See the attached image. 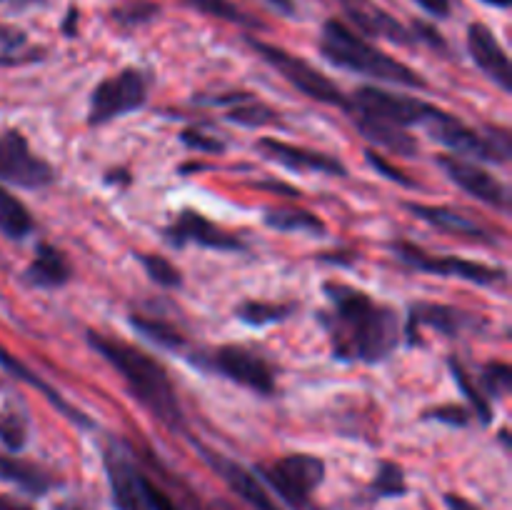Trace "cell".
I'll list each match as a JSON object with an SVG mask.
<instances>
[{
    "label": "cell",
    "mask_w": 512,
    "mask_h": 510,
    "mask_svg": "<svg viewBox=\"0 0 512 510\" xmlns=\"http://www.w3.org/2000/svg\"><path fill=\"white\" fill-rule=\"evenodd\" d=\"M435 110L438 108L425 100L390 93L378 85H363L355 90L353 98H348L350 118L375 120V123H388L403 130L413 128V125H425Z\"/></svg>",
    "instance_id": "cell-5"
},
{
    "label": "cell",
    "mask_w": 512,
    "mask_h": 510,
    "mask_svg": "<svg viewBox=\"0 0 512 510\" xmlns=\"http://www.w3.org/2000/svg\"><path fill=\"white\" fill-rule=\"evenodd\" d=\"M0 3H5V0H0Z\"/></svg>",
    "instance_id": "cell-48"
},
{
    "label": "cell",
    "mask_w": 512,
    "mask_h": 510,
    "mask_svg": "<svg viewBox=\"0 0 512 510\" xmlns=\"http://www.w3.org/2000/svg\"><path fill=\"white\" fill-rule=\"evenodd\" d=\"M293 305H280V303H265V300H245L235 308L238 320L248 325H270L280 323V320L290 318Z\"/></svg>",
    "instance_id": "cell-29"
},
{
    "label": "cell",
    "mask_w": 512,
    "mask_h": 510,
    "mask_svg": "<svg viewBox=\"0 0 512 510\" xmlns=\"http://www.w3.org/2000/svg\"><path fill=\"white\" fill-rule=\"evenodd\" d=\"M140 263H143L145 273L150 275V280H155L163 288H178L183 283L180 278V270L170 263L163 255H140Z\"/></svg>",
    "instance_id": "cell-34"
},
{
    "label": "cell",
    "mask_w": 512,
    "mask_h": 510,
    "mask_svg": "<svg viewBox=\"0 0 512 510\" xmlns=\"http://www.w3.org/2000/svg\"><path fill=\"white\" fill-rule=\"evenodd\" d=\"M180 140H183L185 148L190 150H200V153H210V155H218L225 150V140H220L218 135H210L205 133L203 128H188L180 133Z\"/></svg>",
    "instance_id": "cell-37"
},
{
    "label": "cell",
    "mask_w": 512,
    "mask_h": 510,
    "mask_svg": "<svg viewBox=\"0 0 512 510\" xmlns=\"http://www.w3.org/2000/svg\"><path fill=\"white\" fill-rule=\"evenodd\" d=\"M405 208L415 215V218L425 220L433 228L443 230L448 235H460V238L478 240V243H495V235L490 233L485 225H480L478 220H470L468 215L458 213V210L440 208V205H420V203H408Z\"/></svg>",
    "instance_id": "cell-20"
},
{
    "label": "cell",
    "mask_w": 512,
    "mask_h": 510,
    "mask_svg": "<svg viewBox=\"0 0 512 510\" xmlns=\"http://www.w3.org/2000/svg\"><path fill=\"white\" fill-rule=\"evenodd\" d=\"M88 343L123 375L125 385L130 388L133 398L168 428L178 430L183 425V408L175 395L168 370L135 345L123 343L118 338L100 333H88Z\"/></svg>",
    "instance_id": "cell-2"
},
{
    "label": "cell",
    "mask_w": 512,
    "mask_h": 510,
    "mask_svg": "<svg viewBox=\"0 0 512 510\" xmlns=\"http://www.w3.org/2000/svg\"><path fill=\"white\" fill-rule=\"evenodd\" d=\"M483 390L490 398H505L512 388V370L508 363H488L480 375Z\"/></svg>",
    "instance_id": "cell-35"
},
{
    "label": "cell",
    "mask_w": 512,
    "mask_h": 510,
    "mask_svg": "<svg viewBox=\"0 0 512 510\" xmlns=\"http://www.w3.org/2000/svg\"><path fill=\"white\" fill-rule=\"evenodd\" d=\"M33 230V218H30L28 208L20 203L15 195H10L8 190L0 188V233L5 238L20 240Z\"/></svg>",
    "instance_id": "cell-26"
},
{
    "label": "cell",
    "mask_w": 512,
    "mask_h": 510,
    "mask_svg": "<svg viewBox=\"0 0 512 510\" xmlns=\"http://www.w3.org/2000/svg\"><path fill=\"white\" fill-rule=\"evenodd\" d=\"M263 220L268 228L280 230V233H325L323 220L303 208H270L265 210Z\"/></svg>",
    "instance_id": "cell-25"
},
{
    "label": "cell",
    "mask_w": 512,
    "mask_h": 510,
    "mask_svg": "<svg viewBox=\"0 0 512 510\" xmlns=\"http://www.w3.org/2000/svg\"><path fill=\"white\" fill-rule=\"evenodd\" d=\"M160 13L158 3H150V0H133V3H125L120 8H115L110 13V18L115 20L123 28H135V25H143L148 20H153Z\"/></svg>",
    "instance_id": "cell-33"
},
{
    "label": "cell",
    "mask_w": 512,
    "mask_h": 510,
    "mask_svg": "<svg viewBox=\"0 0 512 510\" xmlns=\"http://www.w3.org/2000/svg\"><path fill=\"white\" fill-rule=\"evenodd\" d=\"M0 443L18 453L28 443V418L15 408L0 410Z\"/></svg>",
    "instance_id": "cell-31"
},
{
    "label": "cell",
    "mask_w": 512,
    "mask_h": 510,
    "mask_svg": "<svg viewBox=\"0 0 512 510\" xmlns=\"http://www.w3.org/2000/svg\"><path fill=\"white\" fill-rule=\"evenodd\" d=\"M130 325L138 330L140 335H145L148 340H153L155 345L165 350H178L183 348L185 338L180 335V330L175 325L165 323V320L153 318V315H130Z\"/></svg>",
    "instance_id": "cell-28"
},
{
    "label": "cell",
    "mask_w": 512,
    "mask_h": 510,
    "mask_svg": "<svg viewBox=\"0 0 512 510\" xmlns=\"http://www.w3.org/2000/svg\"><path fill=\"white\" fill-rule=\"evenodd\" d=\"M23 43H25L23 30L0 23V45H3V48H20Z\"/></svg>",
    "instance_id": "cell-41"
},
{
    "label": "cell",
    "mask_w": 512,
    "mask_h": 510,
    "mask_svg": "<svg viewBox=\"0 0 512 510\" xmlns=\"http://www.w3.org/2000/svg\"><path fill=\"white\" fill-rule=\"evenodd\" d=\"M268 3H270V8L283 10L285 15H293L295 13V5L290 3V0H268Z\"/></svg>",
    "instance_id": "cell-46"
},
{
    "label": "cell",
    "mask_w": 512,
    "mask_h": 510,
    "mask_svg": "<svg viewBox=\"0 0 512 510\" xmlns=\"http://www.w3.org/2000/svg\"><path fill=\"white\" fill-rule=\"evenodd\" d=\"M0 510H35L33 505L23 503L18 498H10V495H0Z\"/></svg>",
    "instance_id": "cell-44"
},
{
    "label": "cell",
    "mask_w": 512,
    "mask_h": 510,
    "mask_svg": "<svg viewBox=\"0 0 512 510\" xmlns=\"http://www.w3.org/2000/svg\"><path fill=\"white\" fill-rule=\"evenodd\" d=\"M70 275H73V270H70V263L65 260V255L48 243H40L35 248L33 263L25 270V280L30 285H35V288L43 290L60 288V285L68 283Z\"/></svg>",
    "instance_id": "cell-21"
},
{
    "label": "cell",
    "mask_w": 512,
    "mask_h": 510,
    "mask_svg": "<svg viewBox=\"0 0 512 510\" xmlns=\"http://www.w3.org/2000/svg\"><path fill=\"white\" fill-rule=\"evenodd\" d=\"M0 180L20 188H43L53 180V170L30 150L20 133H0Z\"/></svg>",
    "instance_id": "cell-11"
},
{
    "label": "cell",
    "mask_w": 512,
    "mask_h": 510,
    "mask_svg": "<svg viewBox=\"0 0 512 510\" xmlns=\"http://www.w3.org/2000/svg\"><path fill=\"white\" fill-rule=\"evenodd\" d=\"M438 165L445 170V175H448L458 188H463L465 193L473 195V198L480 200V203L493 205V208H500V210L510 208L508 188H505L495 175H490L488 170L475 165L473 160L458 158V155L450 153V155H440Z\"/></svg>",
    "instance_id": "cell-13"
},
{
    "label": "cell",
    "mask_w": 512,
    "mask_h": 510,
    "mask_svg": "<svg viewBox=\"0 0 512 510\" xmlns=\"http://www.w3.org/2000/svg\"><path fill=\"white\" fill-rule=\"evenodd\" d=\"M0 480H8V483L18 485L23 493L28 495H45L53 488V478L50 473H45L38 465L28 463V460L13 458V455H0Z\"/></svg>",
    "instance_id": "cell-23"
},
{
    "label": "cell",
    "mask_w": 512,
    "mask_h": 510,
    "mask_svg": "<svg viewBox=\"0 0 512 510\" xmlns=\"http://www.w3.org/2000/svg\"><path fill=\"white\" fill-rule=\"evenodd\" d=\"M0 368H5V370H8L10 375H15V378H18V380H23V383H25V385H30V388L40 390V393H43L45 398H48L50 403H53L55 408H58L60 413L65 415V418L73 420L75 425H80V428H93V420L85 418V415L80 413L78 408H73V405L65 403V400L60 398L58 390L50 388L48 383H43V380H40L38 375H35L33 370L28 368V365H23V363H20L18 358H15V355H10L8 350L3 348V345H0Z\"/></svg>",
    "instance_id": "cell-22"
},
{
    "label": "cell",
    "mask_w": 512,
    "mask_h": 510,
    "mask_svg": "<svg viewBox=\"0 0 512 510\" xmlns=\"http://www.w3.org/2000/svg\"><path fill=\"white\" fill-rule=\"evenodd\" d=\"M203 365L260 395H270L275 390V375L268 360L253 350L243 348V345H223V348L205 355Z\"/></svg>",
    "instance_id": "cell-10"
},
{
    "label": "cell",
    "mask_w": 512,
    "mask_h": 510,
    "mask_svg": "<svg viewBox=\"0 0 512 510\" xmlns=\"http://www.w3.org/2000/svg\"><path fill=\"white\" fill-rule=\"evenodd\" d=\"M423 10H428L435 18H445L450 15V0H415Z\"/></svg>",
    "instance_id": "cell-42"
},
{
    "label": "cell",
    "mask_w": 512,
    "mask_h": 510,
    "mask_svg": "<svg viewBox=\"0 0 512 510\" xmlns=\"http://www.w3.org/2000/svg\"><path fill=\"white\" fill-rule=\"evenodd\" d=\"M468 50L470 55H473L475 63H478V68L483 70L488 78H493L505 93H512L510 58L488 25L485 23L468 25Z\"/></svg>",
    "instance_id": "cell-17"
},
{
    "label": "cell",
    "mask_w": 512,
    "mask_h": 510,
    "mask_svg": "<svg viewBox=\"0 0 512 510\" xmlns=\"http://www.w3.org/2000/svg\"><path fill=\"white\" fill-rule=\"evenodd\" d=\"M258 475L288 508L308 510L310 498L325 480V463L318 455L293 453L273 463L258 465Z\"/></svg>",
    "instance_id": "cell-4"
},
{
    "label": "cell",
    "mask_w": 512,
    "mask_h": 510,
    "mask_svg": "<svg viewBox=\"0 0 512 510\" xmlns=\"http://www.w3.org/2000/svg\"><path fill=\"white\" fill-rule=\"evenodd\" d=\"M428 418L440 420V423H448V425H468L470 423V410L460 408V405H443V408L430 410Z\"/></svg>",
    "instance_id": "cell-40"
},
{
    "label": "cell",
    "mask_w": 512,
    "mask_h": 510,
    "mask_svg": "<svg viewBox=\"0 0 512 510\" xmlns=\"http://www.w3.org/2000/svg\"><path fill=\"white\" fill-rule=\"evenodd\" d=\"M320 53L343 70L370 75V78L385 80V83L405 85V88H428L423 75L395 60L393 55L375 48L363 35H358V30L338 18L325 20L323 33H320Z\"/></svg>",
    "instance_id": "cell-3"
},
{
    "label": "cell",
    "mask_w": 512,
    "mask_h": 510,
    "mask_svg": "<svg viewBox=\"0 0 512 510\" xmlns=\"http://www.w3.org/2000/svg\"><path fill=\"white\" fill-rule=\"evenodd\" d=\"M345 15L353 20L355 28L363 30L365 35H375V38H388L398 45H413L415 33H410L403 23L388 15L385 10L375 8L368 0H340Z\"/></svg>",
    "instance_id": "cell-18"
},
{
    "label": "cell",
    "mask_w": 512,
    "mask_h": 510,
    "mask_svg": "<svg viewBox=\"0 0 512 510\" xmlns=\"http://www.w3.org/2000/svg\"><path fill=\"white\" fill-rule=\"evenodd\" d=\"M370 493L375 498H400V495L408 493V483H405V473L398 463H380L378 475L370 483Z\"/></svg>",
    "instance_id": "cell-30"
},
{
    "label": "cell",
    "mask_w": 512,
    "mask_h": 510,
    "mask_svg": "<svg viewBox=\"0 0 512 510\" xmlns=\"http://www.w3.org/2000/svg\"><path fill=\"white\" fill-rule=\"evenodd\" d=\"M325 293L330 308L320 313V323L328 330L333 353L340 360L380 363L393 353L400 338L395 310L343 283H325Z\"/></svg>",
    "instance_id": "cell-1"
},
{
    "label": "cell",
    "mask_w": 512,
    "mask_h": 510,
    "mask_svg": "<svg viewBox=\"0 0 512 510\" xmlns=\"http://www.w3.org/2000/svg\"><path fill=\"white\" fill-rule=\"evenodd\" d=\"M368 163L373 165V168L378 170V173H383V178L393 180V183H398V185H405V188H410V185H413V180H410V178H405V173H403V170H398V168H395V165H390L388 160H385L383 155H378V153H375V150H370V153H368Z\"/></svg>",
    "instance_id": "cell-39"
},
{
    "label": "cell",
    "mask_w": 512,
    "mask_h": 510,
    "mask_svg": "<svg viewBox=\"0 0 512 510\" xmlns=\"http://www.w3.org/2000/svg\"><path fill=\"white\" fill-rule=\"evenodd\" d=\"M228 120H233V123L238 125H245V128H260V125L278 123V113L248 95L245 100H240V105H235V108L228 110Z\"/></svg>",
    "instance_id": "cell-32"
},
{
    "label": "cell",
    "mask_w": 512,
    "mask_h": 510,
    "mask_svg": "<svg viewBox=\"0 0 512 510\" xmlns=\"http://www.w3.org/2000/svg\"><path fill=\"white\" fill-rule=\"evenodd\" d=\"M188 8L198 10V13L210 15V18L225 20V23L233 25H245V28H263L258 18H253L250 13H245L240 5H235L233 0H180Z\"/></svg>",
    "instance_id": "cell-27"
},
{
    "label": "cell",
    "mask_w": 512,
    "mask_h": 510,
    "mask_svg": "<svg viewBox=\"0 0 512 510\" xmlns=\"http://www.w3.org/2000/svg\"><path fill=\"white\" fill-rule=\"evenodd\" d=\"M148 75L138 68H125L110 75L90 95V125H103L125 113L143 108L148 100Z\"/></svg>",
    "instance_id": "cell-8"
},
{
    "label": "cell",
    "mask_w": 512,
    "mask_h": 510,
    "mask_svg": "<svg viewBox=\"0 0 512 510\" xmlns=\"http://www.w3.org/2000/svg\"><path fill=\"white\" fill-rule=\"evenodd\" d=\"M105 475H108L110 495L118 510H145L143 490H140V478L143 475L135 470L133 460L128 458L118 443H110L105 448Z\"/></svg>",
    "instance_id": "cell-16"
},
{
    "label": "cell",
    "mask_w": 512,
    "mask_h": 510,
    "mask_svg": "<svg viewBox=\"0 0 512 510\" xmlns=\"http://www.w3.org/2000/svg\"><path fill=\"white\" fill-rule=\"evenodd\" d=\"M413 325H428V328L440 330V333L458 338L460 333H473V330L483 328V320L468 310L453 308V305H438V303H415L410 308V328Z\"/></svg>",
    "instance_id": "cell-19"
},
{
    "label": "cell",
    "mask_w": 512,
    "mask_h": 510,
    "mask_svg": "<svg viewBox=\"0 0 512 510\" xmlns=\"http://www.w3.org/2000/svg\"><path fill=\"white\" fill-rule=\"evenodd\" d=\"M248 43L253 45V50L265 60V63L273 65V68L278 70V73L283 75V78L288 80L293 88H298L303 95L318 100V103L348 108V98L343 95V90H340L333 80L325 78L318 68H313L308 60L288 53V50L280 48V45L263 43V40H258V38H248Z\"/></svg>",
    "instance_id": "cell-7"
},
{
    "label": "cell",
    "mask_w": 512,
    "mask_h": 510,
    "mask_svg": "<svg viewBox=\"0 0 512 510\" xmlns=\"http://www.w3.org/2000/svg\"><path fill=\"white\" fill-rule=\"evenodd\" d=\"M200 453H203V458L208 460L210 468H213L215 473L225 480V485H228V488L233 490V493L238 495L243 503H248L250 508L253 510H283L278 503H275L273 495L265 490V485L260 483V480L255 478L248 468H243V465H238L235 460L225 458V455H220V453H210V450H205V448H200Z\"/></svg>",
    "instance_id": "cell-15"
},
{
    "label": "cell",
    "mask_w": 512,
    "mask_h": 510,
    "mask_svg": "<svg viewBox=\"0 0 512 510\" xmlns=\"http://www.w3.org/2000/svg\"><path fill=\"white\" fill-rule=\"evenodd\" d=\"M450 370H453V375H455V380H458L460 390H463V393L470 398V403H473V410L480 415V420H483V423H490V405H488V400H485L483 395L478 393V388H475V385L470 383V375L465 373L463 365H460L458 360H450Z\"/></svg>",
    "instance_id": "cell-36"
},
{
    "label": "cell",
    "mask_w": 512,
    "mask_h": 510,
    "mask_svg": "<svg viewBox=\"0 0 512 510\" xmlns=\"http://www.w3.org/2000/svg\"><path fill=\"white\" fill-rule=\"evenodd\" d=\"M395 255H398L403 263H408L413 270L420 273H433L443 275V278H460L470 280L475 285H505L508 283V273L503 268H493V265L475 263V260L455 258V255H430L425 250H420L413 243H395L393 245Z\"/></svg>",
    "instance_id": "cell-9"
},
{
    "label": "cell",
    "mask_w": 512,
    "mask_h": 510,
    "mask_svg": "<svg viewBox=\"0 0 512 510\" xmlns=\"http://www.w3.org/2000/svg\"><path fill=\"white\" fill-rule=\"evenodd\" d=\"M425 128L458 158L470 155V158L495 160V163H505L510 158V133L505 128H493L488 130V135H480L473 128H468L463 120L440 108L430 115Z\"/></svg>",
    "instance_id": "cell-6"
},
{
    "label": "cell",
    "mask_w": 512,
    "mask_h": 510,
    "mask_svg": "<svg viewBox=\"0 0 512 510\" xmlns=\"http://www.w3.org/2000/svg\"><path fill=\"white\" fill-rule=\"evenodd\" d=\"M140 490H143L145 510H180L178 505L173 503V498H170L165 490H160L153 480L145 478V475L140 478Z\"/></svg>",
    "instance_id": "cell-38"
},
{
    "label": "cell",
    "mask_w": 512,
    "mask_h": 510,
    "mask_svg": "<svg viewBox=\"0 0 512 510\" xmlns=\"http://www.w3.org/2000/svg\"><path fill=\"white\" fill-rule=\"evenodd\" d=\"M483 3L488 5H495V8H510L512 0H483Z\"/></svg>",
    "instance_id": "cell-47"
},
{
    "label": "cell",
    "mask_w": 512,
    "mask_h": 510,
    "mask_svg": "<svg viewBox=\"0 0 512 510\" xmlns=\"http://www.w3.org/2000/svg\"><path fill=\"white\" fill-rule=\"evenodd\" d=\"M445 505H448V510H480L478 505L470 503V500H465L463 495H455V493L445 495Z\"/></svg>",
    "instance_id": "cell-43"
},
{
    "label": "cell",
    "mask_w": 512,
    "mask_h": 510,
    "mask_svg": "<svg viewBox=\"0 0 512 510\" xmlns=\"http://www.w3.org/2000/svg\"><path fill=\"white\" fill-rule=\"evenodd\" d=\"M258 153L283 168L295 170V173H325V175H345V165L328 153H315V150L300 148V145L283 143L275 138H260L255 143Z\"/></svg>",
    "instance_id": "cell-14"
},
{
    "label": "cell",
    "mask_w": 512,
    "mask_h": 510,
    "mask_svg": "<svg viewBox=\"0 0 512 510\" xmlns=\"http://www.w3.org/2000/svg\"><path fill=\"white\" fill-rule=\"evenodd\" d=\"M75 23H78V10H68V18H65V25H63V30H65V35H73L75 33Z\"/></svg>",
    "instance_id": "cell-45"
},
{
    "label": "cell",
    "mask_w": 512,
    "mask_h": 510,
    "mask_svg": "<svg viewBox=\"0 0 512 510\" xmlns=\"http://www.w3.org/2000/svg\"><path fill=\"white\" fill-rule=\"evenodd\" d=\"M165 238H168V243L175 245V248L198 245V248L225 250V253L245 250V245L240 243L233 233H228V230H223L220 225H215L213 220L200 215L198 210H183V213L165 228Z\"/></svg>",
    "instance_id": "cell-12"
},
{
    "label": "cell",
    "mask_w": 512,
    "mask_h": 510,
    "mask_svg": "<svg viewBox=\"0 0 512 510\" xmlns=\"http://www.w3.org/2000/svg\"><path fill=\"white\" fill-rule=\"evenodd\" d=\"M355 125H358L360 133L368 140H373L375 145H383V148L393 150L395 155H415L418 153V140L413 135L405 133L403 128H395V125L388 123H375V120H363L353 118Z\"/></svg>",
    "instance_id": "cell-24"
}]
</instances>
